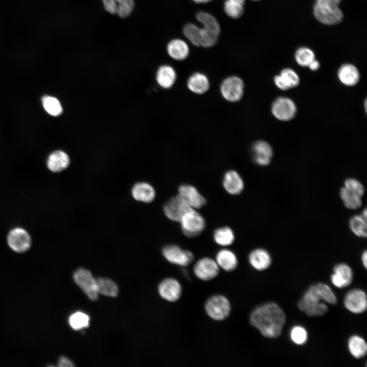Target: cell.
<instances>
[{
	"mask_svg": "<svg viewBox=\"0 0 367 367\" xmlns=\"http://www.w3.org/2000/svg\"><path fill=\"white\" fill-rule=\"evenodd\" d=\"M286 321L283 310L275 303H268L256 307L251 312V325L267 338L280 335Z\"/></svg>",
	"mask_w": 367,
	"mask_h": 367,
	"instance_id": "6da1fadb",
	"label": "cell"
},
{
	"mask_svg": "<svg viewBox=\"0 0 367 367\" xmlns=\"http://www.w3.org/2000/svg\"><path fill=\"white\" fill-rule=\"evenodd\" d=\"M323 302L334 305L337 301L328 285L319 283L311 286L307 290L299 301L298 306L309 317L322 316L328 311L327 305Z\"/></svg>",
	"mask_w": 367,
	"mask_h": 367,
	"instance_id": "7a4b0ae2",
	"label": "cell"
},
{
	"mask_svg": "<svg viewBox=\"0 0 367 367\" xmlns=\"http://www.w3.org/2000/svg\"><path fill=\"white\" fill-rule=\"evenodd\" d=\"M342 0H316L313 13L316 19L322 24L334 25L340 23L344 15L339 8Z\"/></svg>",
	"mask_w": 367,
	"mask_h": 367,
	"instance_id": "3957f363",
	"label": "cell"
},
{
	"mask_svg": "<svg viewBox=\"0 0 367 367\" xmlns=\"http://www.w3.org/2000/svg\"><path fill=\"white\" fill-rule=\"evenodd\" d=\"M245 89L243 80L237 75L226 77L221 82L220 91L222 97L230 102H237L242 98Z\"/></svg>",
	"mask_w": 367,
	"mask_h": 367,
	"instance_id": "277c9868",
	"label": "cell"
},
{
	"mask_svg": "<svg viewBox=\"0 0 367 367\" xmlns=\"http://www.w3.org/2000/svg\"><path fill=\"white\" fill-rule=\"evenodd\" d=\"M179 223L183 233L190 238L199 235L205 229L206 225L203 216L193 208L183 215Z\"/></svg>",
	"mask_w": 367,
	"mask_h": 367,
	"instance_id": "5b68a950",
	"label": "cell"
},
{
	"mask_svg": "<svg viewBox=\"0 0 367 367\" xmlns=\"http://www.w3.org/2000/svg\"><path fill=\"white\" fill-rule=\"evenodd\" d=\"M205 309L207 315L216 321L226 319L231 311V305L228 300L222 295H215L206 301Z\"/></svg>",
	"mask_w": 367,
	"mask_h": 367,
	"instance_id": "8992f818",
	"label": "cell"
},
{
	"mask_svg": "<svg viewBox=\"0 0 367 367\" xmlns=\"http://www.w3.org/2000/svg\"><path fill=\"white\" fill-rule=\"evenodd\" d=\"M271 110L273 115L282 121L292 120L297 113V107L294 101L283 96L278 97L273 101Z\"/></svg>",
	"mask_w": 367,
	"mask_h": 367,
	"instance_id": "52a82bcc",
	"label": "cell"
},
{
	"mask_svg": "<svg viewBox=\"0 0 367 367\" xmlns=\"http://www.w3.org/2000/svg\"><path fill=\"white\" fill-rule=\"evenodd\" d=\"M73 279L89 299L93 301L97 299L96 279L89 270L84 268L77 269L73 274Z\"/></svg>",
	"mask_w": 367,
	"mask_h": 367,
	"instance_id": "ba28073f",
	"label": "cell"
},
{
	"mask_svg": "<svg viewBox=\"0 0 367 367\" xmlns=\"http://www.w3.org/2000/svg\"><path fill=\"white\" fill-rule=\"evenodd\" d=\"M7 243L9 247L17 253L28 251L31 245V238L28 232L21 227L12 229L7 235Z\"/></svg>",
	"mask_w": 367,
	"mask_h": 367,
	"instance_id": "9c48e42d",
	"label": "cell"
},
{
	"mask_svg": "<svg viewBox=\"0 0 367 367\" xmlns=\"http://www.w3.org/2000/svg\"><path fill=\"white\" fill-rule=\"evenodd\" d=\"M162 254L169 262L182 267L189 266L194 258L191 251L184 250L176 245H169L164 247Z\"/></svg>",
	"mask_w": 367,
	"mask_h": 367,
	"instance_id": "30bf717a",
	"label": "cell"
},
{
	"mask_svg": "<svg viewBox=\"0 0 367 367\" xmlns=\"http://www.w3.org/2000/svg\"><path fill=\"white\" fill-rule=\"evenodd\" d=\"M177 195L189 206L195 209L202 208L206 203V199L197 189L190 185L180 186Z\"/></svg>",
	"mask_w": 367,
	"mask_h": 367,
	"instance_id": "8fae6325",
	"label": "cell"
},
{
	"mask_svg": "<svg viewBox=\"0 0 367 367\" xmlns=\"http://www.w3.org/2000/svg\"><path fill=\"white\" fill-rule=\"evenodd\" d=\"M193 271L200 279L208 281L215 278L219 273V267L216 260L209 257H203L195 264Z\"/></svg>",
	"mask_w": 367,
	"mask_h": 367,
	"instance_id": "7c38bea8",
	"label": "cell"
},
{
	"mask_svg": "<svg viewBox=\"0 0 367 367\" xmlns=\"http://www.w3.org/2000/svg\"><path fill=\"white\" fill-rule=\"evenodd\" d=\"M192 208L177 194L165 203L163 210L169 220L179 222L183 215Z\"/></svg>",
	"mask_w": 367,
	"mask_h": 367,
	"instance_id": "4fadbf2b",
	"label": "cell"
},
{
	"mask_svg": "<svg viewBox=\"0 0 367 367\" xmlns=\"http://www.w3.org/2000/svg\"><path fill=\"white\" fill-rule=\"evenodd\" d=\"M344 305L352 313H362L367 307L366 295L362 290L359 289L350 291L345 297Z\"/></svg>",
	"mask_w": 367,
	"mask_h": 367,
	"instance_id": "5bb4252c",
	"label": "cell"
},
{
	"mask_svg": "<svg viewBox=\"0 0 367 367\" xmlns=\"http://www.w3.org/2000/svg\"><path fill=\"white\" fill-rule=\"evenodd\" d=\"M253 159L257 165L265 166L269 165L273 156L271 145L264 140L255 142L251 147Z\"/></svg>",
	"mask_w": 367,
	"mask_h": 367,
	"instance_id": "9a60e30c",
	"label": "cell"
},
{
	"mask_svg": "<svg viewBox=\"0 0 367 367\" xmlns=\"http://www.w3.org/2000/svg\"><path fill=\"white\" fill-rule=\"evenodd\" d=\"M160 296L169 302H175L180 297L182 289L180 283L174 278H166L159 285Z\"/></svg>",
	"mask_w": 367,
	"mask_h": 367,
	"instance_id": "2e32d148",
	"label": "cell"
},
{
	"mask_svg": "<svg viewBox=\"0 0 367 367\" xmlns=\"http://www.w3.org/2000/svg\"><path fill=\"white\" fill-rule=\"evenodd\" d=\"M300 77L297 73L290 68L283 69L280 74L274 77V82L280 90L286 91L298 86Z\"/></svg>",
	"mask_w": 367,
	"mask_h": 367,
	"instance_id": "e0dca14e",
	"label": "cell"
},
{
	"mask_svg": "<svg viewBox=\"0 0 367 367\" xmlns=\"http://www.w3.org/2000/svg\"><path fill=\"white\" fill-rule=\"evenodd\" d=\"M333 271L331 280L336 287L344 288L352 283L353 274L351 268L348 265L344 263L337 264L334 267Z\"/></svg>",
	"mask_w": 367,
	"mask_h": 367,
	"instance_id": "ac0fdd59",
	"label": "cell"
},
{
	"mask_svg": "<svg viewBox=\"0 0 367 367\" xmlns=\"http://www.w3.org/2000/svg\"><path fill=\"white\" fill-rule=\"evenodd\" d=\"M222 185L225 190L233 195L240 194L244 188V182L242 177L237 171L233 170L225 172Z\"/></svg>",
	"mask_w": 367,
	"mask_h": 367,
	"instance_id": "d6986e66",
	"label": "cell"
},
{
	"mask_svg": "<svg viewBox=\"0 0 367 367\" xmlns=\"http://www.w3.org/2000/svg\"><path fill=\"white\" fill-rule=\"evenodd\" d=\"M187 86L192 93L201 95L209 90L210 82L208 77L204 73L195 72L188 78Z\"/></svg>",
	"mask_w": 367,
	"mask_h": 367,
	"instance_id": "ffe728a7",
	"label": "cell"
},
{
	"mask_svg": "<svg viewBox=\"0 0 367 367\" xmlns=\"http://www.w3.org/2000/svg\"><path fill=\"white\" fill-rule=\"evenodd\" d=\"M337 76L343 85L350 87L356 85L360 77L358 69L350 63L344 64L339 68Z\"/></svg>",
	"mask_w": 367,
	"mask_h": 367,
	"instance_id": "44dd1931",
	"label": "cell"
},
{
	"mask_svg": "<svg viewBox=\"0 0 367 367\" xmlns=\"http://www.w3.org/2000/svg\"><path fill=\"white\" fill-rule=\"evenodd\" d=\"M167 51L171 58L178 61L186 59L190 54L189 45L181 39L171 40L167 45Z\"/></svg>",
	"mask_w": 367,
	"mask_h": 367,
	"instance_id": "7402d4cb",
	"label": "cell"
},
{
	"mask_svg": "<svg viewBox=\"0 0 367 367\" xmlns=\"http://www.w3.org/2000/svg\"><path fill=\"white\" fill-rule=\"evenodd\" d=\"M70 164L68 154L62 150H56L50 153L47 160L48 169L53 172H59L67 168Z\"/></svg>",
	"mask_w": 367,
	"mask_h": 367,
	"instance_id": "603a6c76",
	"label": "cell"
},
{
	"mask_svg": "<svg viewBox=\"0 0 367 367\" xmlns=\"http://www.w3.org/2000/svg\"><path fill=\"white\" fill-rule=\"evenodd\" d=\"M177 73L174 68L169 65L161 66L156 73V81L163 88H171L175 83Z\"/></svg>",
	"mask_w": 367,
	"mask_h": 367,
	"instance_id": "cb8c5ba5",
	"label": "cell"
},
{
	"mask_svg": "<svg viewBox=\"0 0 367 367\" xmlns=\"http://www.w3.org/2000/svg\"><path fill=\"white\" fill-rule=\"evenodd\" d=\"M132 194L134 198L137 201L150 203L155 198V191L149 184L139 182L133 187Z\"/></svg>",
	"mask_w": 367,
	"mask_h": 367,
	"instance_id": "d4e9b609",
	"label": "cell"
},
{
	"mask_svg": "<svg viewBox=\"0 0 367 367\" xmlns=\"http://www.w3.org/2000/svg\"><path fill=\"white\" fill-rule=\"evenodd\" d=\"M248 259L250 265L258 271L268 268L272 261L270 254L261 248L252 250L249 255Z\"/></svg>",
	"mask_w": 367,
	"mask_h": 367,
	"instance_id": "484cf974",
	"label": "cell"
},
{
	"mask_svg": "<svg viewBox=\"0 0 367 367\" xmlns=\"http://www.w3.org/2000/svg\"><path fill=\"white\" fill-rule=\"evenodd\" d=\"M216 261L219 267L227 272L234 270L238 265L236 255L228 249H223L217 252Z\"/></svg>",
	"mask_w": 367,
	"mask_h": 367,
	"instance_id": "4316f807",
	"label": "cell"
},
{
	"mask_svg": "<svg viewBox=\"0 0 367 367\" xmlns=\"http://www.w3.org/2000/svg\"><path fill=\"white\" fill-rule=\"evenodd\" d=\"M213 239L215 243L221 246L231 245L235 239L233 230L228 226L217 228L213 233Z\"/></svg>",
	"mask_w": 367,
	"mask_h": 367,
	"instance_id": "83f0119b",
	"label": "cell"
},
{
	"mask_svg": "<svg viewBox=\"0 0 367 367\" xmlns=\"http://www.w3.org/2000/svg\"><path fill=\"white\" fill-rule=\"evenodd\" d=\"M349 350L355 358L359 359L363 357L367 352V345L365 341L358 335L350 337L348 343Z\"/></svg>",
	"mask_w": 367,
	"mask_h": 367,
	"instance_id": "f1b7e54d",
	"label": "cell"
},
{
	"mask_svg": "<svg viewBox=\"0 0 367 367\" xmlns=\"http://www.w3.org/2000/svg\"><path fill=\"white\" fill-rule=\"evenodd\" d=\"M196 18L208 31L217 35H219L221 29L217 19L211 14L205 12H199L196 15Z\"/></svg>",
	"mask_w": 367,
	"mask_h": 367,
	"instance_id": "f546056e",
	"label": "cell"
},
{
	"mask_svg": "<svg viewBox=\"0 0 367 367\" xmlns=\"http://www.w3.org/2000/svg\"><path fill=\"white\" fill-rule=\"evenodd\" d=\"M98 294L111 297H116L118 294V288L112 280L104 277L95 278Z\"/></svg>",
	"mask_w": 367,
	"mask_h": 367,
	"instance_id": "4dcf8cb0",
	"label": "cell"
},
{
	"mask_svg": "<svg viewBox=\"0 0 367 367\" xmlns=\"http://www.w3.org/2000/svg\"><path fill=\"white\" fill-rule=\"evenodd\" d=\"M339 195L345 205L348 208L355 209L361 205L362 197L345 187L340 189Z\"/></svg>",
	"mask_w": 367,
	"mask_h": 367,
	"instance_id": "1f68e13d",
	"label": "cell"
},
{
	"mask_svg": "<svg viewBox=\"0 0 367 367\" xmlns=\"http://www.w3.org/2000/svg\"><path fill=\"white\" fill-rule=\"evenodd\" d=\"M349 226L351 231L357 237H366V218L362 215L353 216L350 220Z\"/></svg>",
	"mask_w": 367,
	"mask_h": 367,
	"instance_id": "d6a6232c",
	"label": "cell"
},
{
	"mask_svg": "<svg viewBox=\"0 0 367 367\" xmlns=\"http://www.w3.org/2000/svg\"><path fill=\"white\" fill-rule=\"evenodd\" d=\"M183 34L194 45L201 47V28L194 23H187L183 28Z\"/></svg>",
	"mask_w": 367,
	"mask_h": 367,
	"instance_id": "836d02e7",
	"label": "cell"
},
{
	"mask_svg": "<svg viewBox=\"0 0 367 367\" xmlns=\"http://www.w3.org/2000/svg\"><path fill=\"white\" fill-rule=\"evenodd\" d=\"M297 63L302 67H308L310 63L316 59L313 51L310 48L302 46L298 48L295 54Z\"/></svg>",
	"mask_w": 367,
	"mask_h": 367,
	"instance_id": "e575fe53",
	"label": "cell"
},
{
	"mask_svg": "<svg viewBox=\"0 0 367 367\" xmlns=\"http://www.w3.org/2000/svg\"><path fill=\"white\" fill-rule=\"evenodd\" d=\"M42 103L45 111L53 116L61 115L63 109L59 100L51 96L45 95L42 98Z\"/></svg>",
	"mask_w": 367,
	"mask_h": 367,
	"instance_id": "d590c367",
	"label": "cell"
},
{
	"mask_svg": "<svg viewBox=\"0 0 367 367\" xmlns=\"http://www.w3.org/2000/svg\"><path fill=\"white\" fill-rule=\"evenodd\" d=\"M89 317L85 313L78 311L72 313L69 318V324L74 330L87 327L89 324Z\"/></svg>",
	"mask_w": 367,
	"mask_h": 367,
	"instance_id": "8d00e7d4",
	"label": "cell"
},
{
	"mask_svg": "<svg viewBox=\"0 0 367 367\" xmlns=\"http://www.w3.org/2000/svg\"><path fill=\"white\" fill-rule=\"evenodd\" d=\"M244 5L226 0L224 4V10L230 17L237 19L241 17L244 13Z\"/></svg>",
	"mask_w": 367,
	"mask_h": 367,
	"instance_id": "74e56055",
	"label": "cell"
},
{
	"mask_svg": "<svg viewBox=\"0 0 367 367\" xmlns=\"http://www.w3.org/2000/svg\"><path fill=\"white\" fill-rule=\"evenodd\" d=\"M117 7V14L121 18L128 17L135 6L134 0H114Z\"/></svg>",
	"mask_w": 367,
	"mask_h": 367,
	"instance_id": "f35d334b",
	"label": "cell"
},
{
	"mask_svg": "<svg viewBox=\"0 0 367 367\" xmlns=\"http://www.w3.org/2000/svg\"><path fill=\"white\" fill-rule=\"evenodd\" d=\"M291 338L293 342L299 345L304 344L307 340V333L302 327L296 326L291 331Z\"/></svg>",
	"mask_w": 367,
	"mask_h": 367,
	"instance_id": "ab89813d",
	"label": "cell"
},
{
	"mask_svg": "<svg viewBox=\"0 0 367 367\" xmlns=\"http://www.w3.org/2000/svg\"><path fill=\"white\" fill-rule=\"evenodd\" d=\"M345 187L347 189L354 192L362 197L364 193V188L361 183L355 178H348L344 182Z\"/></svg>",
	"mask_w": 367,
	"mask_h": 367,
	"instance_id": "60d3db41",
	"label": "cell"
},
{
	"mask_svg": "<svg viewBox=\"0 0 367 367\" xmlns=\"http://www.w3.org/2000/svg\"><path fill=\"white\" fill-rule=\"evenodd\" d=\"M105 10L112 14H117V7L114 0H102Z\"/></svg>",
	"mask_w": 367,
	"mask_h": 367,
	"instance_id": "b9f144b4",
	"label": "cell"
},
{
	"mask_svg": "<svg viewBox=\"0 0 367 367\" xmlns=\"http://www.w3.org/2000/svg\"><path fill=\"white\" fill-rule=\"evenodd\" d=\"M58 365L61 367L74 366L70 359L64 356L60 357L58 361Z\"/></svg>",
	"mask_w": 367,
	"mask_h": 367,
	"instance_id": "7bdbcfd3",
	"label": "cell"
},
{
	"mask_svg": "<svg viewBox=\"0 0 367 367\" xmlns=\"http://www.w3.org/2000/svg\"><path fill=\"white\" fill-rule=\"evenodd\" d=\"M320 67V64L319 62L316 59H314L313 61H312L308 66V67L311 70L313 71L318 70L319 69Z\"/></svg>",
	"mask_w": 367,
	"mask_h": 367,
	"instance_id": "ee69618b",
	"label": "cell"
},
{
	"mask_svg": "<svg viewBox=\"0 0 367 367\" xmlns=\"http://www.w3.org/2000/svg\"><path fill=\"white\" fill-rule=\"evenodd\" d=\"M361 260L363 265L365 268H367V252L365 250L362 254Z\"/></svg>",
	"mask_w": 367,
	"mask_h": 367,
	"instance_id": "f6af8a7d",
	"label": "cell"
},
{
	"mask_svg": "<svg viewBox=\"0 0 367 367\" xmlns=\"http://www.w3.org/2000/svg\"><path fill=\"white\" fill-rule=\"evenodd\" d=\"M194 2L197 3V4H203V3H208L213 0H192Z\"/></svg>",
	"mask_w": 367,
	"mask_h": 367,
	"instance_id": "bcb514c9",
	"label": "cell"
},
{
	"mask_svg": "<svg viewBox=\"0 0 367 367\" xmlns=\"http://www.w3.org/2000/svg\"><path fill=\"white\" fill-rule=\"evenodd\" d=\"M229 1H231L233 2H234V3H238V4L242 5H244V6L245 3V0H229Z\"/></svg>",
	"mask_w": 367,
	"mask_h": 367,
	"instance_id": "7dc6e473",
	"label": "cell"
},
{
	"mask_svg": "<svg viewBox=\"0 0 367 367\" xmlns=\"http://www.w3.org/2000/svg\"><path fill=\"white\" fill-rule=\"evenodd\" d=\"M366 213H367V212H366V209L365 208V209L363 210V213H362V215L363 217H364L365 218H366V216H367Z\"/></svg>",
	"mask_w": 367,
	"mask_h": 367,
	"instance_id": "c3c4849f",
	"label": "cell"
},
{
	"mask_svg": "<svg viewBox=\"0 0 367 367\" xmlns=\"http://www.w3.org/2000/svg\"><path fill=\"white\" fill-rule=\"evenodd\" d=\"M252 1H260V0H252Z\"/></svg>",
	"mask_w": 367,
	"mask_h": 367,
	"instance_id": "681fc988",
	"label": "cell"
}]
</instances>
